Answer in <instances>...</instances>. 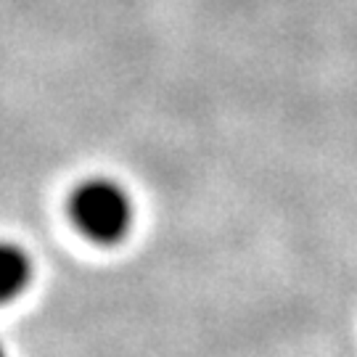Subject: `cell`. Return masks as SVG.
<instances>
[{
  "label": "cell",
  "instance_id": "2",
  "mask_svg": "<svg viewBox=\"0 0 357 357\" xmlns=\"http://www.w3.org/2000/svg\"><path fill=\"white\" fill-rule=\"evenodd\" d=\"M35 278V262L19 243L0 241V305L24 296Z\"/></svg>",
  "mask_w": 357,
  "mask_h": 357
},
{
  "label": "cell",
  "instance_id": "1",
  "mask_svg": "<svg viewBox=\"0 0 357 357\" xmlns=\"http://www.w3.org/2000/svg\"><path fill=\"white\" fill-rule=\"evenodd\" d=\"M69 220L90 243L114 246L132 230L135 206L116 180L88 178L69 196Z\"/></svg>",
  "mask_w": 357,
  "mask_h": 357
}]
</instances>
